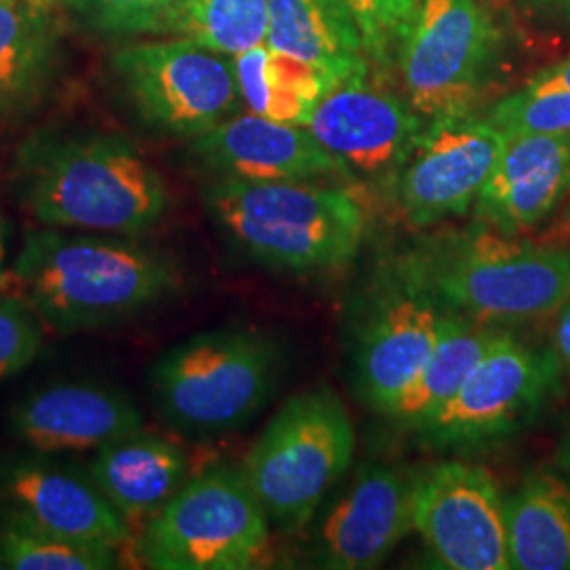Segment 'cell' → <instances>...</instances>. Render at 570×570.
<instances>
[{"instance_id":"33","label":"cell","mask_w":570,"mask_h":570,"mask_svg":"<svg viewBox=\"0 0 570 570\" xmlns=\"http://www.w3.org/2000/svg\"><path fill=\"white\" fill-rule=\"evenodd\" d=\"M558 322L553 327V345L551 351L562 367V372L570 374V298L567 305L558 311Z\"/></svg>"},{"instance_id":"17","label":"cell","mask_w":570,"mask_h":570,"mask_svg":"<svg viewBox=\"0 0 570 570\" xmlns=\"http://www.w3.org/2000/svg\"><path fill=\"white\" fill-rule=\"evenodd\" d=\"M144 429L142 412L117 389L100 383H53L23 395L9 431L41 454L100 450Z\"/></svg>"},{"instance_id":"35","label":"cell","mask_w":570,"mask_h":570,"mask_svg":"<svg viewBox=\"0 0 570 570\" xmlns=\"http://www.w3.org/2000/svg\"><path fill=\"white\" fill-rule=\"evenodd\" d=\"M560 463H562V468L567 469V473L570 475V435L564 440V444L560 449Z\"/></svg>"},{"instance_id":"19","label":"cell","mask_w":570,"mask_h":570,"mask_svg":"<svg viewBox=\"0 0 570 570\" xmlns=\"http://www.w3.org/2000/svg\"><path fill=\"white\" fill-rule=\"evenodd\" d=\"M570 190V136L515 134L475 199L480 225L520 235L543 223Z\"/></svg>"},{"instance_id":"23","label":"cell","mask_w":570,"mask_h":570,"mask_svg":"<svg viewBox=\"0 0 570 570\" xmlns=\"http://www.w3.org/2000/svg\"><path fill=\"white\" fill-rule=\"evenodd\" d=\"M56 41L51 0H0V121L41 98Z\"/></svg>"},{"instance_id":"3","label":"cell","mask_w":570,"mask_h":570,"mask_svg":"<svg viewBox=\"0 0 570 570\" xmlns=\"http://www.w3.org/2000/svg\"><path fill=\"white\" fill-rule=\"evenodd\" d=\"M391 271L484 326L550 317L570 298V247L515 242L484 225L423 239Z\"/></svg>"},{"instance_id":"8","label":"cell","mask_w":570,"mask_h":570,"mask_svg":"<svg viewBox=\"0 0 570 570\" xmlns=\"http://www.w3.org/2000/svg\"><path fill=\"white\" fill-rule=\"evenodd\" d=\"M560 374L551 348H534L505 330L459 391L414 433L428 449L489 446L529 425L560 387Z\"/></svg>"},{"instance_id":"30","label":"cell","mask_w":570,"mask_h":570,"mask_svg":"<svg viewBox=\"0 0 570 570\" xmlns=\"http://www.w3.org/2000/svg\"><path fill=\"white\" fill-rule=\"evenodd\" d=\"M42 343L41 317L7 277V284L0 287V383L35 364L41 355Z\"/></svg>"},{"instance_id":"28","label":"cell","mask_w":570,"mask_h":570,"mask_svg":"<svg viewBox=\"0 0 570 570\" xmlns=\"http://www.w3.org/2000/svg\"><path fill=\"white\" fill-rule=\"evenodd\" d=\"M104 32H180L186 0H61Z\"/></svg>"},{"instance_id":"15","label":"cell","mask_w":570,"mask_h":570,"mask_svg":"<svg viewBox=\"0 0 570 570\" xmlns=\"http://www.w3.org/2000/svg\"><path fill=\"white\" fill-rule=\"evenodd\" d=\"M414 473L367 463L353 473L326 510L311 520V556L317 567H381L412 527Z\"/></svg>"},{"instance_id":"13","label":"cell","mask_w":570,"mask_h":570,"mask_svg":"<svg viewBox=\"0 0 570 570\" xmlns=\"http://www.w3.org/2000/svg\"><path fill=\"white\" fill-rule=\"evenodd\" d=\"M505 142L499 127L469 112L431 119L393 184L407 223L423 228L468 214Z\"/></svg>"},{"instance_id":"18","label":"cell","mask_w":570,"mask_h":570,"mask_svg":"<svg viewBox=\"0 0 570 570\" xmlns=\"http://www.w3.org/2000/svg\"><path fill=\"white\" fill-rule=\"evenodd\" d=\"M193 153L220 178L254 183H313L343 167L303 125L256 112L233 115L195 138Z\"/></svg>"},{"instance_id":"36","label":"cell","mask_w":570,"mask_h":570,"mask_svg":"<svg viewBox=\"0 0 570 570\" xmlns=\"http://www.w3.org/2000/svg\"><path fill=\"white\" fill-rule=\"evenodd\" d=\"M543 2L556 4V7H560V9H564L567 13H570V0H543Z\"/></svg>"},{"instance_id":"26","label":"cell","mask_w":570,"mask_h":570,"mask_svg":"<svg viewBox=\"0 0 570 570\" xmlns=\"http://www.w3.org/2000/svg\"><path fill=\"white\" fill-rule=\"evenodd\" d=\"M0 548L9 570H112L121 567L119 548L85 543L37 529L2 510Z\"/></svg>"},{"instance_id":"32","label":"cell","mask_w":570,"mask_h":570,"mask_svg":"<svg viewBox=\"0 0 570 570\" xmlns=\"http://www.w3.org/2000/svg\"><path fill=\"white\" fill-rule=\"evenodd\" d=\"M530 91H570V58L541 70L529 82Z\"/></svg>"},{"instance_id":"6","label":"cell","mask_w":570,"mask_h":570,"mask_svg":"<svg viewBox=\"0 0 570 570\" xmlns=\"http://www.w3.org/2000/svg\"><path fill=\"white\" fill-rule=\"evenodd\" d=\"M355 431L330 389L289 397L247 452L245 480L271 524L301 532L353 463Z\"/></svg>"},{"instance_id":"22","label":"cell","mask_w":570,"mask_h":570,"mask_svg":"<svg viewBox=\"0 0 570 570\" xmlns=\"http://www.w3.org/2000/svg\"><path fill=\"white\" fill-rule=\"evenodd\" d=\"M511 570H570V487L550 471L527 475L505 499Z\"/></svg>"},{"instance_id":"25","label":"cell","mask_w":570,"mask_h":570,"mask_svg":"<svg viewBox=\"0 0 570 570\" xmlns=\"http://www.w3.org/2000/svg\"><path fill=\"white\" fill-rule=\"evenodd\" d=\"M503 332L505 327L484 326L454 313L428 364L391 410L389 419L410 431L425 423L459 391L469 372Z\"/></svg>"},{"instance_id":"5","label":"cell","mask_w":570,"mask_h":570,"mask_svg":"<svg viewBox=\"0 0 570 570\" xmlns=\"http://www.w3.org/2000/svg\"><path fill=\"white\" fill-rule=\"evenodd\" d=\"M282 351L256 330L220 327L167 348L148 372L153 404L186 435H225L247 425L273 397Z\"/></svg>"},{"instance_id":"21","label":"cell","mask_w":570,"mask_h":570,"mask_svg":"<svg viewBox=\"0 0 570 570\" xmlns=\"http://www.w3.org/2000/svg\"><path fill=\"white\" fill-rule=\"evenodd\" d=\"M265 41L336 85L367 75L362 39L336 0H268Z\"/></svg>"},{"instance_id":"37","label":"cell","mask_w":570,"mask_h":570,"mask_svg":"<svg viewBox=\"0 0 570 570\" xmlns=\"http://www.w3.org/2000/svg\"><path fill=\"white\" fill-rule=\"evenodd\" d=\"M0 570H7V562H4V553H2V548H0Z\"/></svg>"},{"instance_id":"12","label":"cell","mask_w":570,"mask_h":570,"mask_svg":"<svg viewBox=\"0 0 570 570\" xmlns=\"http://www.w3.org/2000/svg\"><path fill=\"white\" fill-rule=\"evenodd\" d=\"M454 313L393 271L366 306L355 334V393L389 416L428 364Z\"/></svg>"},{"instance_id":"31","label":"cell","mask_w":570,"mask_h":570,"mask_svg":"<svg viewBox=\"0 0 570 570\" xmlns=\"http://www.w3.org/2000/svg\"><path fill=\"white\" fill-rule=\"evenodd\" d=\"M490 122L505 136L551 134L570 136V91H530L511 94L490 110Z\"/></svg>"},{"instance_id":"9","label":"cell","mask_w":570,"mask_h":570,"mask_svg":"<svg viewBox=\"0 0 570 570\" xmlns=\"http://www.w3.org/2000/svg\"><path fill=\"white\" fill-rule=\"evenodd\" d=\"M112 66L144 121L165 134L197 138L242 104L233 56L188 37L127 47Z\"/></svg>"},{"instance_id":"16","label":"cell","mask_w":570,"mask_h":570,"mask_svg":"<svg viewBox=\"0 0 570 570\" xmlns=\"http://www.w3.org/2000/svg\"><path fill=\"white\" fill-rule=\"evenodd\" d=\"M0 510L68 539L119 548L131 527L89 473L61 465L49 454L0 456Z\"/></svg>"},{"instance_id":"14","label":"cell","mask_w":570,"mask_h":570,"mask_svg":"<svg viewBox=\"0 0 570 570\" xmlns=\"http://www.w3.org/2000/svg\"><path fill=\"white\" fill-rule=\"evenodd\" d=\"M345 176L391 186L421 140V115L367 75L336 85L305 125Z\"/></svg>"},{"instance_id":"2","label":"cell","mask_w":570,"mask_h":570,"mask_svg":"<svg viewBox=\"0 0 570 570\" xmlns=\"http://www.w3.org/2000/svg\"><path fill=\"white\" fill-rule=\"evenodd\" d=\"M13 176L21 207L63 230L136 237L159 225L169 204L161 174L115 134L35 138Z\"/></svg>"},{"instance_id":"34","label":"cell","mask_w":570,"mask_h":570,"mask_svg":"<svg viewBox=\"0 0 570 570\" xmlns=\"http://www.w3.org/2000/svg\"><path fill=\"white\" fill-rule=\"evenodd\" d=\"M9 220L0 209V287L7 284V258H9Z\"/></svg>"},{"instance_id":"29","label":"cell","mask_w":570,"mask_h":570,"mask_svg":"<svg viewBox=\"0 0 570 570\" xmlns=\"http://www.w3.org/2000/svg\"><path fill=\"white\" fill-rule=\"evenodd\" d=\"M355 26L367 60L387 66L397 58L407 26L421 0H336Z\"/></svg>"},{"instance_id":"4","label":"cell","mask_w":570,"mask_h":570,"mask_svg":"<svg viewBox=\"0 0 570 570\" xmlns=\"http://www.w3.org/2000/svg\"><path fill=\"white\" fill-rule=\"evenodd\" d=\"M204 204L226 244L266 268H338L357 258L366 239V214L343 188L218 178L205 188Z\"/></svg>"},{"instance_id":"7","label":"cell","mask_w":570,"mask_h":570,"mask_svg":"<svg viewBox=\"0 0 570 570\" xmlns=\"http://www.w3.org/2000/svg\"><path fill=\"white\" fill-rule=\"evenodd\" d=\"M136 546L146 569H258L268 556L271 520L244 471L207 469L144 524Z\"/></svg>"},{"instance_id":"27","label":"cell","mask_w":570,"mask_h":570,"mask_svg":"<svg viewBox=\"0 0 570 570\" xmlns=\"http://www.w3.org/2000/svg\"><path fill=\"white\" fill-rule=\"evenodd\" d=\"M268 0H186L180 32L226 56L266 39Z\"/></svg>"},{"instance_id":"20","label":"cell","mask_w":570,"mask_h":570,"mask_svg":"<svg viewBox=\"0 0 570 570\" xmlns=\"http://www.w3.org/2000/svg\"><path fill=\"white\" fill-rule=\"evenodd\" d=\"M188 459L174 442L146 431L96 450L87 473L127 524H146L186 482Z\"/></svg>"},{"instance_id":"10","label":"cell","mask_w":570,"mask_h":570,"mask_svg":"<svg viewBox=\"0 0 570 570\" xmlns=\"http://www.w3.org/2000/svg\"><path fill=\"white\" fill-rule=\"evenodd\" d=\"M494 45V23L475 0H421L397 51L410 106L429 119L469 112Z\"/></svg>"},{"instance_id":"1","label":"cell","mask_w":570,"mask_h":570,"mask_svg":"<svg viewBox=\"0 0 570 570\" xmlns=\"http://www.w3.org/2000/svg\"><path fill=\"white\" fill-rule=\"evenodd\" d=\"M9 277L45 327L58 334L119 324L180 284L167 256L131 237L53 226L23 237Z\"/></svg>"},{"instance_id":"11","label":"cell","mask_w":570,"mask_h":570,"mask_svg":"<svg viewBox=\"0 0 570 570\" xmlns=\"http://www.w3.org/2000/svg\"><path fill=\"white\" fill-rule=\"evenodd\" d=\"M412 527L442 569L511 570L505 497L487 468L444 461L414 473Z\"/></svg>"},{"instance_id":"24","label":"cell","mask_w":570,"mask_h":570,"mask_svg":"<svg viewBox=\"0 0 570 570\" xmlns=\"http://www.w3.org/2000/svg\"><path fill=\"white\" fill-rule=\"evenodd\" d=\"M242 102L273 121L303 125L336 87L322 70L261 42L233 56Z\"/></svg>"}]
</instances>
